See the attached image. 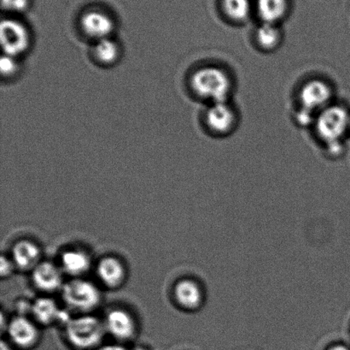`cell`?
I'll use <instances>...</instances> for the list:
<instances>
[{
  "label": "cell",
  "mask_w": 350,
  "mask_h": 350,
  "mask_svg": "<svg viewBox=\"0 0 350 350\" xmlns=\"http://www.w3.org/2000/svg\"><path fill=\"white\" fill-rule=\"evenodd\" d=\"M221 8L230 22L243 24L250 18L255 6L250 0H222Z\"/></svg>",
  "instance_id": "d6986e66"
},
{
  "label": "cell",
  "mask_w": 350,
  "mask_h": 350,
  "mask_svg": "<svg viewBox=\"0 0 350 350\" xmlns=\"http://www.w3.org/2000/svg\"><path fill=\"white\" fill-rule=\"evenodd\" d=\"M19 64L17 62V58L3 55L0 61V68L3 77L7 79L15 77L19 71Z\"/></svg>",
  "instance_id": "44dd1931"
},
{
  "label": "cell",
  "mask_w": 350,
  "mask_h": 350,
  "mask_svg": "<svg viewBox=\"0 0 350 350\" xmlns=\"http://www.w3.org/2000/svg\"><path fill=\"white\" fill-rule=\"evenodd\" d=\"M31 314L34 320L44 325L59 324L66 327L71 320L66 311L60 310L53 299L47 297L39 298L34 301Z\"/></svg>",
  "instance_id": "30bf717a"
},
{
  "label": "cell",
  "mask_w": 350,
  "mask_h": 350,
  "mask_svg": "<svg viewBox=\"0 0 350 350\" xmlns=\"http://www.w3.org/2000/svg\"><path fill=\"white\" fill-rule=\"evenodd\" d=\"M95 350H126V349L124 347H122V346H121V345H112L100 346V347H98V349H96Z\"/></svg>",
  "instance_id": "cb8c5ba5"
},
{
  "label": "cell",
  "mask_w": 350,
  "mask_h": 350,
  "mask_svg": "<svg viewBox=\"0 0 350 350\" xmlns=\"http://www.w3.org/2000/svg\"><path fill=\"white\" fill-rule=\"evenodd\" d=\"M3 55L18 58L26 53L31 44L27 27L16 19H3L0 26Z\"/></svg>",
  "instance_id": "52a82bcc"
},
{
  "label": "cell",
  "mask_w": 350,
  "mask_h": 350,
  "mask_svg": "<svg viewBox=\"0 0 350 350\" xmlns=\"http://www.w3.org/2000/svg\"><path fill=\"white\" fill-rule=\"evenodd\" d=\"M29 3V0H1L2 8L13 12H24Z\"/></svg>",
  "instance_id": "7402d4cb"
},
{
  "label": "cell",
  "mask_w": 350,
  "mask_h": 350,
  "mask_svg": "<svg viewBox=\"0 0 350 350\" xmlns=\"http://www.w3.org/2000/svg\"><path fill=\"white\" fill-rule=\"evenodd\" d=\"M15 265L12 262V260L6 259L5 256H2L1 258V277H8L12 275Z\"/></svg>",
  "instance_id": "603a6c76"
},
{
  "label": "cell",
  "mask_w": 350,
  "mask_h": 350,
  "mask_svg": "<svg viewBox=\"0 0 350 350\" xmlns=\"http://www.w3.org/2000/svg\"><path fill=\"white\" fill-rule=\"evenodd\" d=\"M189 87L192 95L208 105L232 101L235 82L228 68L217 64H206L192 71Z\"/></svg>",
  "instance_id": "3957f363"
},
{
  "label": "cell",
  "mask_w": 350,
  "mask_h": 350,
  "mask_svg": "<svg viewBox=\"0 0 350 350\" xmlns=\"http://www.w3.org/2000/svg\"><path fill=\"white\" fill-rule=\"evenodd\" d=\"M61 266L68 275L79 277L90 269L91 260L81 250H68L61 257Z\"/></svg>",
  "instance_id": "ac0fdd59"
},
{
  "label": "cell",
  "mask_w": 350,
  "mask_h": 350,
  "mask_svg": "<svg viewBox=\"0 0 350 350\" xmlns=\"http://www.w3.org/2000/svg\"><path fill=\"white\" fill-rule=\"evenodd\" d=\"M335 89L327 79L314 77L301 82L296 94L293 118L301 129H311L315 116L335 102Z\"/></svg>",
  "instance_id": "7a4b0ae2"
},
{
  "label": "cell",
  "mask_w": 350,
  "mask_h": 350,
  "mask_svg": "<svg viewBox=\"0 0 350 350\" xmlns=\"http://www.w3.org/2000/svg\"><path fill=\"white\" fill-rule=\"evenodd\" d=\"M92 55L98 64L109 66L116 63L121 56V48L111 37L95 41Z\"/></svg>",
  "instance_id": "ffe728a7"
},
{
  "label": "cell",
  "mask_w": 350,
  "mask_h": 350,
  "mask_svg": "<svg viewBox=\"0 0 350 350\" xmlns=\"http://www.w3.org/2000/svg\"><path fill=\"white\" fill-rule=\"evenodd\" d=\"M105 332V323L89 314L71 318L65 327L68 342L77 350H95L100 347Z\"/></svg>",
  "instance_id": "277c9868"
},
{
  "label": "cell",
  "mask_w": 350,
  "mask_h": 350,
  "mask_svg": "<svg viewBox=\"0 0 350 350\" xmlns=\"http://www.w3.org/2000/svg\"><path fill=\"white\" fill-rule=\"evenodd\" d=\"M329 350H349L348 348L345 347V346L338 345L335 346V347H332Z\"/></svg>",
  "instance_id": "484cf974"
},
{
  "label": "cell",
  "mask_w": 350,
  "mask_h": 350,
  "mask_svg": "<svg viewBox=\"0 0 350 350\" xmlns=\"http://www.w3.org/2000/svg\"><path fill=\"white\" fill-rule=\"evenodd\" d=\"M202 121L209 135L225 138L232 135L239 128V112L232 101L212 103L206 105Z\"/></svg>",
  "instance_id": "5b68a950"
},
{
  "label": "cell",
  "mask_w": 350,
  "mask_h": 350,
  "mask_svg": "<svg viewBox=\"0 0 350 350\" xmlns=\"http://www.w3.org/2000/svg\"><path fill=\"white\" fill-rule=\"evenodd\" d=\"M81 27L85 36L98 41L111 37L116 26L109 14L94 10L81 16Z\"/></svg>",
  "instance_id": "9c48e42d"
},
{
  "label": "cell",
  "mask_w": 350,
  "mask_h": 350,
  "mask_svg": "<svg viewBox=\"0 0 350 350\" xmlns=\"http://www.w3.org/2000/svg\"><path fill=\"white\" fill-rule=\"evenodd\" d=\"M130 350H149V349H146V348L142 347V346H138V347H135Z\"/></svg>",
  "instance_id": "4316f807"
},
{
  "label": "cell",
  "mask_w": 350,
  "mask_h": 350,
  "mask_svg": "<svg viewBox=\"0 0 350 350\" xmlns=\"http://www.w3.org/2000/svg\"><path fill=\"white\" fill-rule=\"evenodd\" d=\"M255 10L260 23L280 25L289 12V2L288 0H256Z\"/></svg>",
  "instance_id": "9a60e30c"
},
{
  "label": "cell",
  "mask_w": 350,
  "mask_h": 350,
  "mask_svg": "<svg viewBox=\"0 0 350 350\" xmlns=\"http://www.w3.org/2000/svg\"><path fill=\"white\" fill-rule=\"evenodd\" d=\"M97 273L99 279L109 289H118L125 281V267L115 257L102 259L98 264Z\"/></svg>",
  "instance_id": "5bb4252c"
},
{
  "label": "cell",
  "mask_w": 350,
  "mask_h": 350,
  "mask_svg": "<svg viewBox=\"0 0 350 350\" xmlns=\"http://www.w3.org/2000/svg\"><path fill=\"white\" fill-rule=\"evenodd\" d=\"M252 36L254 45L264 53H272L279 50L284 39L282 27L272 23H260Z\"/></svg>",
  "instance_id": "8fae6325"
},
{
  "label": "cell",
  "mask_w": 350,
  "mask_h": 350,
  "mask_svg": "<svg viewBox=\"0 0 350 350\" xmlns=\"http://www.w3.org/2000/svg\"><path fill=\"white\" fill-rule=\"evenodd\" d=\"M34 286L44 292H53L63 288V275L60 268L54 264L42 262L33 270Z\"/></svg>",
  "instance_id": "4fadbf2b"
},
{
  "label": "cell",
  "mask_w": 350,
  "mask_h": 350,
  "mask_svg": "<svg viewBox=\"0 0 350 350\" xmlns=\"http://www.w3.org/2000/svg\"><path fill=\"white\" fill-rule=\"evenodd\" d=\"M174 297L178 305L185 310H193L200 306L202 295L200 287L193 280L184 279L174 288Z\"/></svg>",
  "instance_id": "e0dca14e"
},
{
  "label": "cell",
  "mask_w": 350,
  "mask_h": 350,
  "mask_svg": "<svg viewBox=\"0 0 350 350\" xmlns=\"http://www.w3.org/2000/svg\"><path fill=\"white\" fill-rule=\"evenodd\" d=\"M40 249L36 243L22 240L13 247L12 262L17 268L33 271L40 263Z\"/></svg>",
  "instance_id": "2e32d148"
},
{
  "label": "cell",
  "mask_w": 350,
  "mask_h": 350,
  "mask_svg": "<svg viewBox=\"0 0 350 350\" xmlns=\"http://www.w3.org/2000/svg\"><path fill=\"white\" fill-rule=\"evenodd\" d=\"M1 350H13L12 345H9L8 342L2 340L1 342Z\"/></svg>",
  "instance_id": "d4e9b609"
},
{
  "label": "cell",
  "mask_w": 350,
  "mask_h": 350,
  "mask_svg": "<svg viewBox=\"0 0 350 350\" xmlns=\"http://www.w3.org/2000/svg\"><path fill=\"white\" fill-rule=\"evenodd\" d=\"M6 332L10 342L22 349L33 348L40 339V332L36 324L23 315H17L10 321Z\"/></svg>",
  "instance_id": "ba28073f"
},
{
  "label": "cell",
  "mask_w": 350,
  "mask_h": 350,
  "mask_svg": "<svg viewBox=\"0 0 350 350\" xmlns=\"http://www.w3.org/2000/svg\"><path fill=\"white\" fill-rule=\"evenodd\" d=\"M62 297L72 310L88 314L100 303V291L89 281L75 279L64 284Z\"/></svg>",
  "instance_id": "8992f818"
},
{
  "label": "cell",
  "mask_w": 350,
  "mask_h": 350,
  "mask_svg": "<svg viewBox=\"0 0 350 350\" xmlns=\"http://www.w3.org/2000/svg\"><path fill=\"white\" fill-rule=\"evenodd\" d=\"M310 129L325 157L341 158L346 150V136L350 132L349 110L340 103H332L315 116Z\"/></svg>",
  "instance_id": "6da1fadb"
},
{
  "label": "cell",
  "mask_w": 350,
  "mask_h": 350,
  "mask_svg": "<svg viewBox=\"0 0 350 350\" xmlns=\"http://www.w3.org/2000/svg\"><path fill=\"white\" fill-rule=\"evenodd\" d=\"M105 327L106 332L118 340H130L136 334L135 320L128 312L122 310L109 312Z\"/></svg>",
  "instance_id": "7c38bea8"
}]
</instances>
